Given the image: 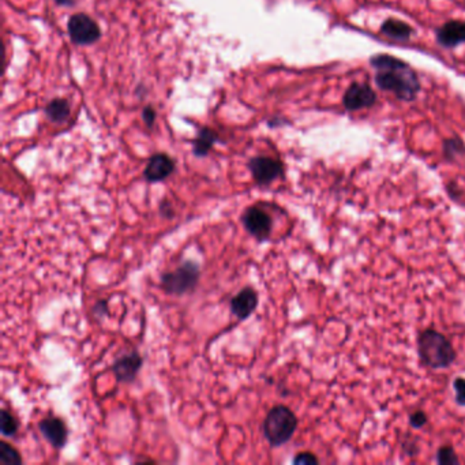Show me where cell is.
Listing matches in <instances>:
<instances>
[{"label": "cell", "instance_id": "7a4b0ae2", "mask_svg": "<svg viewBox=\"0 0 465 465\" xmlns=\"http://www.w3.org/2000/svg\"><path fill=\"white\" fill-rule=\"evenodd\" d=\"M420 362L431 368L449 367L456 360V351L445 334L434 329L423 330L418 337Z\"/></svg>", "mask_w": 465, "mask_h": 465}, {"label": "cell", "instance_id": "7c38bea8", "mask_svg": "<svg viewBox=\"0 0 465 465\" xmlns=\"http://www.w3.org/2000/svg\"><path fill=\"white\" fill-rule=\"evenodd\" d=\"M230 306L236 318L247 319L258 306V293L250 287H246L233 296Z\"/></svg>", "mask_w": 465, "mask_h": 465}, {"label": "cell", "instance_id": "6da1fadb", "mask_svg": "<svg viewBox=\"0 0 465 465\" xmlns=\"http://www.w3.org/2000/svg\"><path fill=\"white\" fill-rule=\"evenodd\" d=\"M374 81L381 90L390 92L401 101H413L422 89L418 73L411 64L389 54H377L370 58Z\"/></svg>", "mask_w": 465, "mask_h": 465}, {"label": "cell", "instance_id": "ba28073f", "mask_svg": "<svg viewBox=\"0 0 465 465\" xmlns=\"http://www.w3.org/2000/svg\"><path fill=\"white\" fill-rule=\"evenodd\" d=\"M245 228L257 240H266L271 233V218L269 214L264 212L258 206L249 208L242 217Z\"/></svg>", "mask_w": 465, "mask_h": 465}, {"label": "cell", "instance_id": "e0dca14e", "mask_svg": "<svg viewBox=\"0 0 465 465\" xmlns=\"http://www.w3.org/2000/svg\"><path fill=\"white\" fill-rule=\"evenodd\" d=\"M0 464L20 465L22 464V457L20 452L14 446L1 441L0 442Z\"/></svg>", "mask_w": 465, "mask_h": 465}, {"label": "cell", "instance_id": "9c48e42d", "mask_svg": "<svg viewBox=\"0 0 465 465\" xmlns=\"http://www.w3.org/2000/svg\"><path fill=\"white\" fill-rule=\"evenodd\" d=\"M435 40L447 49L465 44V20H447L435 30Z\"/></svg>", "mask_w": 465, "mask_h": 465}, {"label": "cell", "instance_id": "d6986e66", "mask_svg": "<svg viewBox=\"0 0 465 465\" xmlns=\"http://www.w3.org/2000/svg\"><path fill=\"white\" fill-rule=\"evenodd\" d=\"M464 152V142L460 138L452 136V138L444 141V155H445L447 160H452L456 155H463Z\"/></svg>", "mask_w": 465, "mask_h": 465}, {"label": "cell", "instance_id": "5b68a950", "mask_svg": "<svg viewBox=\"0 0 465 465\" xmlns=\"http://www.w3.org/2000/svg\"><path fill=\"white\" fill-rule=\"evenodd\" d=\"M67 30L73 42L77 45L95 44L101 36V30L96 20L86 14L73 16L67 23Z\"/></svg>", "mask_w": 465, "mask_h": 465}, {"label": "cell", "instance_id": "44dd1931", "mask_svg": "<svg viewBox=\"0 0 465 465\" xmlns=\"http://www.w3.org/2000/svg\"><path fill=\"white\" fill-rule=\"evenodd\" d=\"M453 388L456 392V403L461 407H465V379L459 377L453 381Z\"/></svg>", "mask_w": 465, "mask_h": 465}, {"label": "cell", "instance_id": "603a6c76", "mask_svg": "<svg viewBox=\"0 0 465 465\" xmlns=\"http://www.w3.org/2000/svg\"><path fill=\"white\" fill-rule=\"evenodd\" d=\"M428 422L426 413L423 411H416L409 415V425L413 428H422Z\"/></svg>", "mask_w": 465, "mask_h": 465}, {"label": "cell", "instance_id": "3957f363", "mask_svg": "<svg viewBox=\"0 0 465 465\" xmlns=\"http://www.w3.org/2000/svg\"><path fill=\"white\" fill-rule=\"evenodd\" d=\"M298 428V418L291 409L286 406L271 408L262 425L265 438L271 446H283L287 444Z\"/></svg>", "mask_w": 465, "mask_h": 465}, {"label": "cell", "instance_id": "4fadbf2b", "mask_svg": "<svg viewBox=\"0 0 465 465\" xmlns=\"http://www.w3.org/2000/svg\"><path fill=\"white\" fill-rule=\"evenodd\" d=\"M40 432L42 437L54 446L55 449H61L67 442V427L59 418H47L41 420L39 425Z\"/></svg>", "mask_w": 465, "mask_h": 465}, {"label": "cell", "instance_id": "cb8c5ba5", "mask_svg": "<svg viewBox=\"0 0 465 465\" xmlns=\"http://www.w3.org/2000/svg\"><path fill=\"white\" fill-rule=\"evenodd\" d=\"M142 119H143V122L146 123L148 127H153L155 120V108L151 107V105L145 107V108H143V112H142Z\"/></svg>", "mask_w": 465, "mask_h": 465}, {"label": "cell", "instance_id": "8fae6325", "mask_svg": "<svg viewBox=\"0 0 465 465\" xmlns=\"http://www.w3.org/2000/svg\"><path fill=\"white\" fill-rule=\"evenodd\" d=\"M142 356L138 352H131L119 358L112 366V371L119 382H133L142 367Z\"/></svg>", "mask_w": 465, "mask_h": 465}, {"label": "cell", "instance_id": "83f0119b", "mask_svg": "<svg viewBox=\"0 0 465 465\" xmlns=\"http://www.w3.org/2000/svg\"><path fill=\"white\" fill-rule=\"evenodd\" d=\"M60 6H73L74 0H55Z\"/></svg>", "mask_w": 465, "mask_h": 465}, {"label": "cell", "instance_id": "d4e9b609", "mask_svg": "<svg viewBox=\"0 0 465 465\" xmlns=\"http://www.w3.org/2000/svg\"><path fill=\"white\" fill-rule=\"evenodd\" d=\"M93 312H95L96 315H98V317H101V315H105V314L108 312V309H107V303H105V300H100L98 305L95 306Z\"/></svg>", "mask_w": 465, "mask_h": 465}, {"label": "cell", "instance_id": "52a82bcc", "mask_svg": "<svg viewBox=\"0 0 465 465\" xmlns=\"http://www.w3.org/2000/svg\"><path fill=\"white\" fill-rule=\"evenodd\" d=\"M249 168L252 171V177L258 184H271L276 179L281 177L284 174L283 164L271 157H254L249 163Z\"/></svg>", "mask_w": 465, "mask_h": 465}, {"label": "cell", "instance_id": "4316f807", "mask_svg": "<svg viewBox=\"0 0 465 465\" xmlns=\"http://www.w3.org/2000/svg\"><path fill=\"white\" fill-rule=\"evenodd\" d=\"M160 209H161V213H163V216H167V217H172V214H174V209L171 208V205H170L168 202H163Z\"/></svg>", "mask_w": 465, "mask_h": 465}, {"label": "cell", "instance_id": "8992f818", "mask_svg": "<svg viewBox=\"0 0 465 465\" xmlns=\"http://www.w3.org/2000/svg\"><path fill=\"white\" fill-rule=\"evenodd\" d=\"M377 93L366 82H353L348 86L343 96L344 108L353 112L360 110H367L377 104Z\"/></svg>", "mask_w": 465, "mask_h": 465}, {"label": "cell", "instance_id": "ffe728a7", "mask_svg": "<svg viewBox=\"0 0 465 465\" xmlns=\"http://www.w3.org/2000/svg\"><path fill=\"white\" fill-rule=\"evenodd\" d=\"M437 461L441 465L459 464L460 460L452 446H442L437 452Z\"/></svg>", "mask_w": 465, "mask_h": 465}, {"label": "cell", "instance_id": "9a60e30c", "mask_svg": "<svg viewBox=\"0 0 465 465\" xmlns=\"http://www.w3.org/2000/svg\"><path fill=\"white\" fill-rule=\"evenodd\" d=\"M218 141V136L217 133L213 131L212 129H202L199 130L198 136L195 138L194 145H193V151L196 157H205L208 153L212 151L214 143Z\"/></svg>", "mask_w": 465, "mask_h": 465}, {"label": "cell", "instance_id": "ac0fdd59", "mask_svg": "<svg viewBox=\"0 0 465 465\" xmlns=\"http://www.w3.org/2000/svg\"><path fill=\"white\" fill-rule=\"evenodd\" d=\"M0 430H1V434L4 437H13L16 435V432L18 431V422L17 419L14 418L13 413H10L7 409H3L1 411V415H0Z\"/></svg>", "mask_w": 465, "mask_h": 465}, {"label": "cell", "instance_id": "277c9868", "mask_svg": "<svg viewBox=\"0 0 465 465\" xmlns=\"http://www.w3.org/2000/svg\"><path fill=\"white\" fill-rule=\"evenodd\" d=\"M199 266L193 261H186L174 271L161 276V286L164 291L172 295H186L193 292L199 281Z\"/></svg>", "mask_w": 465, "mask_h": 465}, {"label": "cell", "instance_id": "f1b7e54d", "mask_svg": "<svg viewBox=\"0 0 465 465\" xmlns=\"http://www.w3.org/2000/svg\"><path fill=\"white\" fill-rule=\"evenodd\" d=\"M464 7H465V0H464Z\"/></svg>", "mask_w": 465, "mask_h": 465}, {"label": "cell", "instance_id": "5bb4252c", "mask_svg": "<svg viewBox=\"0 0 465 465\" xmlns=\"http://www.w3.org/2000/svg\"><path fill=\"white\" fill-rule=\"evenodd\" d=\"M379 30L388 39L394 40V41H403V42L411 40V37L415 33L413 28L409 23L404 22V20H397V18H388V20H384L381 23Z\"/></svg>", "mask_w": 465, "mask_h": 465}, {"label": "cell", "instance_id": "7402d4cb", "mask_svg": "<svg viewBox=\"0 0 465 465\" xmlns=\"http://www.w3.org/2000/svg\"><path fill=\"white\" fill-rule=\"evenodd\" d=\"M292 463L296 465H315L319 463V460L310 452H302L295 456Z\"/></svg>", "mask_w": 465, "mask_h": 465}, {"label": "cell", "instance_id": "30bf717a", "mask_svg": "<svg viewBox=\"0 0 465 465\" xmlns=\"http://www.w3.org/2000/svg\"><path fill=\"white\" fill-rule=\"evenodd\" d=\"M175 171V161L165 153H157V155H152L146 168L143 176L148 182L151 183H157V182H163L165 180L168 176H171Z\"/></svg>", "mask_w": 465, "mask_h": 465}, {"label": "cell", "instance_id": "484cf974", "mask_svg": "<svg viewBox=\"0 0 465 465\" xmlns=\"http://www.w3.org/2000/svg\"><path fill=\"white\" fill-rule=\"evenodd\" d=\"M404 449H406L408 456H416V453L419 452V447H418L416 444H413V442H406L404 444Z\"/></svg>", "mask_w": 465, "mask_h": 465}, {"label": "cell", "instance_id": "2e32d148", "mask_svg": "<svg viewBox=\"0 0 465 465\" xmlns=\"http://www.w3.org/2000/svg\"><path fill=\"white\" fill-rule=\"evenodd\" d=\"M70 104L66 98H55L47 105L45 115L51 122L63 123L70 117Z\"/></svg>", "mask_w": 465, "mask_h": 465}]
</instances>
